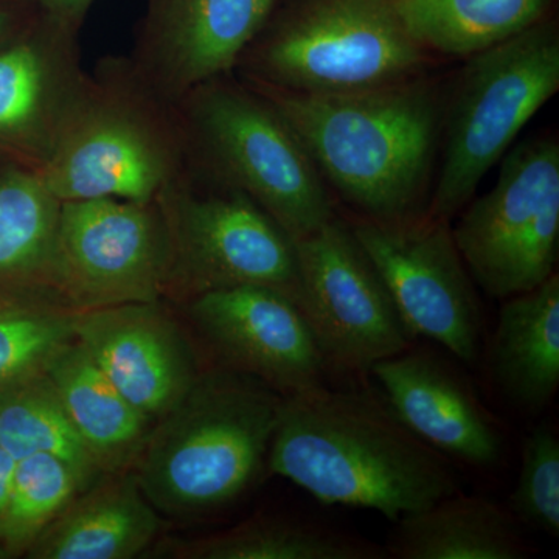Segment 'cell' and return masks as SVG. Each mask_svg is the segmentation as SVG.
<instances>
[{"mask_svg":"<svg viewBox=\"0 0 559 559\" xmlns=\"http://www.w3.org/2000/svg\"><path fill=\"white\" fill-rule=\"evenodd\" d=\"M44 371L103 473L134 471L154 423L121 395L75 340L58 348Z\"/></svg>","mask_w":559,"mask_h":559,"instance_id":"19","label":"cell"},{"mask_svg":"<svg viewBox=\"0 0 559 559\" xmlns=\"http://www.w3.org/2000/svg\"><path fill=\"white\" fill-rule=\"evenodd\" d=\"M502 159L496 186L451 224L471 277L498 299L527 293L554 275L559 246L558 140H527Z\"/></svg>","mask_w":559,"mask_h":559,"instance_id":"9","label":"cell"},{"mask_svg":"<svg viewBox=\"0 0 559 559\" xmlns=\"http://www.w3.org/2000/svg\"><path fill=\"white\" fill-rule=\"evenodd\" d=\"M249 84L285 117L353 215L395 219L425 212L447 97L429 73L342 94Z\"/></svg>","mask_w":559,"mask_h":559,"instance_id":"2","label":"cell"},{"mask_svg":"<svg viewBox=\"0 0 559 559\" xmlns=\"http://www.w3.org/2000/svg\"><path fill=\"white\" fill-rule=\"evenodd\" d=\"M187 170L240 191L297 241L337 215L336 198L285 117L237 73L178 103Z\"/></svg>","mask_w":559,"mask_h":559,"instance_id":"4","label":"cell"},{"mask_svg":"<svg viewBox=\"0 0 559 559\" xmlns=\"http://www.w3.org/2000/svg\"><path fill=\"white\" fill-rule=\"evenodd\" d=\"M396 0H277L234 72L260 86L342 94L429 73Z\"/></svg>","mask_w":559,"mask_h":559,"instance_id":"6","label":"cell"},{"mask_svg":"<svg viewBox=\"0 0 559 559\" xmlns=\"http://www.w3.org/2000/svg\"><path fill=\"white\" fill-rule=\"evenodd\" d=\"M80 312L51 300H0V385L44 371L75 340Z\"/></svg>","mask_w":559,"mask_h":559,"instance_id":"27","label":"cell"},{"mask_svg":"<svg viewBox=\"0 0 559 559\" xmlns=\"http://www.w3.org/2000/svg\"><path fill=\"white\" fill-rule=\"evenodd\" d=\"M388 554L400 559H521L527 555L510 511L459 492L400 518Z\"/></svg>","mask_w":559,"mask_h":559,"instance_id":"22","label":"cell"},{"mask_svg":"<svg viewBox=\"0 0 559 559\" xmlns=\"http://www.w3.org/2000/svg\"><path fill=\"white\" fill-rule=\"evenodd\" d=\"M189 559H378L384 550L311 522L253 518L229 532L180 544Z\"/></svg>","mask_w":559,"mask_h":559,"instance_id":"25","label":"cell"},{"mask_svg":"<svg viewBox=\"0 0 559 559\" xmlns=\"http://www.w3.org/2000/svg\"><path fill=\"white\" fill-rule=\"evenodd\" d=\"M156 201L170 249L165 299L186 304L209 290L263 286L300 308L296 245L246 194L183 167Z\"/></svg>","mask_w":559,"mask_h":559,"instance_id":"8","label":"cell"},{"mask_svg":"<svg viewBox=\"0 0 559 559\" xmlns=\"http://www.w3.org/2000/svg\"><path fill=\"white\" fill-rule=\"evenodd\" d=\"M168 261L167 227L156 200L61 201L55 289L73 310L165 300Z\"/></svg>","mask_w":559,"mask_h":559,"instance_id":"10","label":"cell"},{"mask_svg":"<svg viewBox=\"0 0 559 559\" xmlns=\"http://www.w3.org/2000/svg\"><path fill=\"white\" fill-rule=\"evenodd\" d=\"M39 10L35 0H0V46L20 35Z\"/></svg>","mask_w":559,"mask_h":559,"instance_id":"29","label":"cell"},{"mask_svg":"<svg viewBox=\"0 0 559 559\" xmlns=\"http://www.w3.org/2000/svg\"><path fill=\"white\" fill-rule=\"evenodd\" d=\"M489 366L503 395L539 412L559 385V277L503 299Z\"/></svg>","mask_w":559,"mask_h":559,"instance_id":"20","label":"cell"},{"mask_svg":"<svg viewBox=\"0 0 559 559\" xmlns=\"http://www.w3.org/2000/svg\"><path fill=\"white\" fill-rule=\"evenodd\" d=\"M0 447L16 460L40 452L64 460L86 488L105 474L70 423L46 371L0 385Z\"/></svg>","mask_w":559,"mask_h":559,"instance_id":"24","label":"cell"},{"mask_svg":"<svg viewBox=\"0 0 559 559\" xmlns=\"http://www.w3.org/2000/svg\"><path fill=\"white\" fill-rule=\"evenodd\" d=\"M559 91V24L546 17L466 58L444 97V148L426 213L451 221L532 117Z\"/></svg>","mask_w":559,"mask_h":559,"instance_id":"7","label":"cell"},{"mask_svg":"<svg viewBox=\"0 0 559 559\" xmlns=\"http://www.w3.org/2000/svg\"><path fill=\"white\" fill-rule=\"evenodd\" d=\"M396 417L433 450L492 468L502 457V433L469 382L448 360L406 349L371 367Z\"/></svg>","mask_w":559,"mask_h":559,"instance_id":"17","label":"cell"},{"mask_svg":"<svg viewBox=\"0 0 559 559\" xmlns=\"http://www.w3.org/2000/svg\"><path fill=\"white\" fill-rule=\"evenodd\" d=\"M186 304L229 370L255 378L283 396L322 385L325 358L304 312L285 294L234 286Z\"/></svg>","mask_w":559,"mask_h":559,"instance_id":"15","label":"cell"},{"mask_svg":"<svg viewBox=\"0 0 559 559\" xmlns=\"http://www.w3.org/2000/svg\"><path fill=\"white\" fill-rule=\"evenodd\" d=\"M35 2L38 3L39 9L84 24L95 0H35Z\"/></svg>","mask_w":559,"mask_h":559,"instance_id":"30","label":"cell"},{"mask_svg":"<svg viewBox=\"0 0 559 559\" xmlns=\"http://www.w3.org/2000/svg\"><path fill=\"white\" fill-rule=\"evenodd\" d=\"M75 341L154 425L200 378L189 342L160 301L81 311Z\"/></svg>","mask_w":559,"mask_h":559,"instance_id":"16","label":"cell"},{"mask_svg":"<svg viewBox=\"0 0 559 559\" xmlns=\"http://www.w3.org/2000/svg\"><path fill=\"white\" fill-rule=\"evenodd\" d=\"M160 527L134 471L105 473L70 500L25 557L131 559L148 549Z\"/></svg>","mask_w":559,"mask_h":559,"instance_id":"18","label":"cell"},{"mask_svg":"<svg viewBox=\"0 0 559 559\" xmlns=\"http://www.w3.org/2000/svg\"><path fill=\"white\" fill-rule=\"evenodd\" d=\"M0 559H9V558H7V555L3 554L2 549H0Z\"/></svg>","mask_w":559,"mask_h":559,"instance_id":"32","label":"cell"},{"mask_svg":"<svg viewBox=\"0 0 559 559\" xmlns=\"http://www.w3.org/2000/svg\"><path fill=\"white\" fill-rule=\"evenodd\" d=\"M17 460L0 447V518L9 503Z\"/></svg>","mask_w":559,"mask_h":559,"instance_id":"31","label":"cell"},{"mask_svg":"<svg viewBox=\"0 0 559 559\" xmlns=\"http://www.w3.org/2000/svg\"><path fill=\"white\" fill-rule=\"evenodd\" d=\"M60 205L38 173L0 164V300L66 305L55 289Z\"/></svg>","mask_w":559,"mask_h":559,"instance_id":"21","label":"cell"},{"mask_svg":"<svg viewBox=\"0 0 559 559\" xmlns=\"http://www.w3.org/2000/svg\"><path fill=\"white\" fill-rule=\"evenodd\" d=\"M349 229L380 272L412 337L437 342L455 358H479L481 312L450 221L415 213L395 219L353 215Z\"/></svg>","mask_w":559,"mask_h":559,"instance_id":"11","label":"cell"},{"mask_svg":"<svg viewBox=\"0 0 559 559\" xmlns=\"http://www.w3.org/2000/svg\"><path fill=\"white\" fill-rule=\"evenodd\" d=\"M300 274V311L310 323L326 366L370 370L411 348L380 272L340 213L294 241Z\"/></svg>","mask_w":559,"mask_h":559,"instance_id":"12","label":"cell"},{"mask_svg":"<svg viewBox=\"0 0 559 559\" xmlns=\"http://www.w3.org/2000/svg\"><path fill=\"white\" fill-rule=\"evenodd\" d=\"M84 488L72 466L55 455L40 452L17 460L9 503L0 518V549L7 558L25 557Z\"/></svg>","mask_w":559,"mask_h":559,"instance_id":"26","label":"cell"},{"mask_svg":"<svg viewBox=\"0 0 559 559\" xmlns=\"http://www.w3.org/2000/svg\"><path fill=\"white\" fill-rule=\"evenodd\" d=\"M282 395L234 370L200 374L151 430L134 473L154 509L197 516L229 506L266 466Z\"/></svg>","mask_w":559,"mask_h":559,"instance_id":"3","label":"cell"},{"mask_svg":"<svg viewBox=\"0 0 559 559\" xmlns=\"http://www.w3.org/2000/svg\"><path fill=\"white\" fill-rule=\"evenodd\" d=\"M277 0H145L127 55L140 79L178 103L234 72Z\"/></svg>","mask_w":559,"mask_h":559,"instance_id":"14","label":"cell"},{"mask_svg":"<svg viewBox=\"0 0 559 559\" xmlns=\"http://www.w3.org/2000/svg\"><path fill=\"white\" fill-rule=\"evenodd\" d=\"M186 165L176 103L145 83L124 57L86 72L40 179L58 201L156 200Z\"/></svg>","mask_w":559,"mask_h":559,"instance_id":"5","label":"cell"},{"mask_svg":"<svg viewBox=\"0 0 559 559\" xmlns=\"http://www.w3.org/2000/svg\"><path fill=\"white\" fill-rule=\"evenodd\" d=\"M412 38L432 58H466L554 14L555 0H396Z\"/></svg>","mask_w":559,"mask_h":559,"instance_id":"23","label":"cell"},{"mask_svg":"<svg viewBox=\"0 0 559 559\" xmlns=\"http://www.w3.org/2000/svg\"><path fill=\"white\" fill-rule=\"evenodd\" d=\"M266 466L325 506L380 511L395 522L460 489L447 457L388 401L323 385L282 395Z\"/></svg>","mask_w":559,"mask_h":559,"instance_id":"1","label":"cell"},{"mask_svg":"<svg viewBox=\"0 0 559 559\" xmlns=\"http://www.w3.org/2000/svg\"><path fill=\"white\" fill-rule=\"evenodd\" d=\"M83 24L39 10L0 46V164L38 173L49 164L87 70Z\"/></svg>","mask_w":559,"mask_h":559,"instance_id":"13","label":"cell"},{"mask_svg":"<svg viewBox=\"0 0 559 559\" xmlns=\"http://www.w3.org/2000/svg\"><path fill=\"white\" fill-rule=\"evenodd\" d=\"M514 520L550 536L559 533V441L554 430L539 426L522 450L520 479L511 492Z\"/></svg>","mask_w":559,"mask_h":559,"instance_id":"28","label":"cell"}]
</instances>
